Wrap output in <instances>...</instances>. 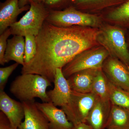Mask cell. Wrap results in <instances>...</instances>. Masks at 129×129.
Here are the masks:
<instances>
[{
  "instance_id": "obj_26",
  "label": "cell",
  "mask_w": 129,
  "mask_h": 129,
  "mask_svg": "<svg viewBox=\"0 0 129 129\" xmlns=\"http://www.w3.org/2000/svg\"><path fill=\"white\" fill-rule=\"evenodd\" d=\"M0 129H14L8 118L2 111L0 112Z\"/></svg>"
},
{
  "instance_id": "obj_18",
  "label": "cell",
  "mask_w": 129,
  "mask_h": 129,
  "mask_svg": "<svg viewBox=\"0 0 129 129\" xmlns=\"http://www.w3.org/2000/svg\"><path fill=\"white\" fill-rule=\"evenodd\" d=\"M73 7L79 10L95 11L120 3L122 0H70Z\"/></svg>"
},
{
  "instance_id": "obj_24",
  "label": "cell",
  "mask_w": 129,
  "mask_h": 129,
  "mask_svg": "<svg viewBox=\"0 0 129 129\" xmlns=\"http://www.w3.org/2000/svg\"><path fill=\"white\" fill-rule=\"evenodd\" d=\"M12 35L10 28H7L5 32L0 35V64H5L4 56L7 45L8 39Z\"/></svg>"
},
{
  "instance_id": "obj_30",
  "label": "cell",
  "mask_w": 129,
  "mask_h": 129,
  "mask_svg": "<svg viewBox=\"0 0 129 129\" xmlns=\"http://www.w3.org/2000/svg\"><path fill=\"white\" fill-rule=\"evenodd\" d=\"M127 68H128V70L129 71V67H127Z\"/></svg>"
},
{
  "instance_id": "obj_2",
  "label": "cell",
  "mask_w": 129,
  "mask_h": 129,
  "mask_svg": "<svg viewBox=\"0 0 129 129\" xmlns=\"http://www.w3.org/2000/svg\"><path fill=\"white\" fill-rule=\"evenodd\" d=\"M51 82L45 77L33 74H22L12 82L9 91L21 102L35 101L36 98L43 102H51L46 90Z\"/></svg>"
},
{
  "instance_id": "obj_21",
  "label": "cell",
  "mask_w": 129,
  "mask_h": 129,
  "mask_svg": "<svg viewBox=\"0 0 129 129\" xmlns=\"http://www.w3.org/2000/svg\"><path fill=\"white\" fill-rule=\"evenodd\" d=\"M91 92L101 99L109 101L108 80L102 69L99 70L94 80Z\"/></svg>"
},
{
  "instance_id": "obj_11",
  "label": "cell",
  "mask_w": 129,
  "mask_h": 129,
  "mask_svg": "<svg viewBox=\"0 0 129 129\" xmlns=\"http://www.w3.org/2000/svg\"><path fill=\"white\" fill-rule=\"evenodd\" d=\"M0 110L7 117L14 129H18L25 113L23 103L17 101L4 90H0Z\"/></svg>"
},
{
  "instance_id": "obj_14",
  "label": "cell",
  "mask_w": 129,
  "mask_h": 129,
  "mask_svg": "<svg viewBox=\"0 0 129 129\" xmlns=\"http://www.w3.org/2000/svg\"><path fill=\"white\" fill-rule=\"evenodd\" d=\"M19 0H6L0 4V35L17 22L18 16L30 8V5L20 8Z\"/></svg>"
},
{
  "instance_id": "obj_7",
  "label": "cell",
  "mask_w": 129,
  "mask_h": 129,
  "mask_svg": "<svg viewBox=\"0 0 129 129\" xmlns=\"http://www.w3.org/2000/svg\"><path fill=\"white\" fill-rule=\"evenodd\" d=\"M98 97L91 92L81 93L72 90L69 101L61 109L74 125L86 123L88 114Z\"/></svg>"
},
{
  "instance_id": "obj_16",
  "label": "cell",
  "mask_w": 129,
  "mask_h": 129,
  "mask_svg": "<svg viewBox=\"0 0 129 129\" xmlns=\"http://www.w3.org/2000/svg\"><path fill=\"white\" fill-rule=\"evenodd\" d=\"M23 36L14 35L8 40L7 47L4 56L5 63L14 61L23 66L24 64L25 39Z\"/></svg>"
},
{
  "instance_id": "obj_3",
  "label": "cell",
  "mask_w": 129,
  "mask_h": 129,
  "mask_svg": "<svg viewBox=\"0 0 129 129\" xmlns=\"http://www.w3.org/2000/svg\"><path fill=\"white\" fill-rule=\"evenodd\" d=\"M97 40L100 45L108 51L110 56L117 58L129 67V51L124 32L121 28L103 23L99 28Z\"/></svg>"
},
{
  "instance_id": "obj_5",
  "label": "cell",
  "mask_w": 129,
  "mask_h": 129,
  "mask_svg": "<svg viewBox=\"0 0 129 129\" xmlns=\"http://www.w3.org/2000/svg\"><path fill=\"white\" fill-rule=\"evenodd\" d=\"M29 10L18 21L9 27L12 35L25 37L27 35L36 36L39 33L50 11L43 3L29 0Z\"/></svg>"
},
{
  "instance_id": "obj_15",
  "label": "cell",
  "mask_w": 129,
  "mask_h": 129,
  "mask_svg": "<svg viewBox=\"0 0 129 129\" xmlns=\"http://www.w3.org/2000/svg\"><path fill=\"white\" fill-rule=\"evenodd\" d=\"M101 69L83 70L73 74L67 79L71 89L81 93L91 92L93 82Z\"/></svg>"
},
{
  "instance_id": "obj_6",
  "label": "cell",
  "mask_w": 129,
  "mask_h": 129,
  "mask_svg": "<svg viewBox=\"0 0 129 129\" xmlns=\"http://www.w3.org/2000/svg\"><path fill=\"white\" fill-rule=\"evenodd\" d=\"M109 55L108 51L102 46L86 49L75 56L62 69L63 74L67 79L73 74L83 70L101 69Z\"/></svg>"
},
{
  "instance_id": "obj_23",
  "label": "cell",
  "mask_w": 129,
  "mask_h": 129,
  "mask_svg": "<svg viewBox=\"0 0 129 129\" xmlns=\"http://www.w3.org/2000/svg\"><path fill=\"white\" fill-rule=\"evenodd\" d=\"M15 63L8 67L0 68V90H4L9 76L18 66Z\"/></svg>"
},
{
  "instance_id": "obj_8",
  "label": "cell",
  "mask_w": 129,
  "mask_h": 129,
  "mask_svg": "<svg viewBox=\"0 0 129 129\" xmlns=\"http://www.w3.org/2000/svg\"><path fill=\"white\" fill-rule=\"evenodd\" d=\"M102 70L114 85L129 91V71L126 65L117 58L109 55L105 60Z\"/></svg>"
},
{
  "instance_id": "obj_28",
  "label": "cell",
  "mask_w": 129,
  "mask_h": 129,
  "mask_svg": "<svg viewBox=\"0 0 129 129\" xmlns=\"http://www.w3.org/2000/svg\"><path fill=\"white\" fill-rule=\"evenodd\" d=\"M28 5H29V0H19V5L20 8H22Z\"/></svg>"
},
{
  "instance_id": "obj_25",
  "label": "cell",
  "mask_w": 129,
  "mask_h": 129,
  "mask_svg": "<svg viewBox=\"0 0 129 129\" xmlns=\"http://www.w3.org/2000/svg\"><path fill=\"white\" fill-rule=\"evenodd\" d=\"M66 0H46L43 3L50 11H60Z\"/></svg>"
},
{
  "instance_id": "obj_22",
  "label": "cell",
  "mask_w": 129,
  "mask_h": 129,
  "mask_svg": "<svg viewBox=\"0 0 129 129\" xmlns=\"http://www.w3.org/2000/svg\"><path fill=\"white\" fill-rule=\"evenodd\" d=\"M24 64H27L35 57L37 52V45L36 36L27 35L25 37Z\"/></svg>"
},
{
  "instance_id": "obj_29",
  "label": "cell",
  "mask_w": 129,
  "mask_h": 129,
  "mask_svg": "<svg viewBox=\"0 0 129 129\" xmlns=\"http://www.w3.org/2000/svg\"><path fill=\"white\" fill-rule=\"evenodd\" d=\"M32 1L35 2L43 3L46 0H32Z\"/></svg>"
},
{
  "instance_id": "obj_17",
  "label": "cell",
  "mask_w": 129,
  "mask_h": 129,
  "mask_svg": "<svg viewBox=\"0 0 129 129\" xmlns=\"http://www.w3.org/2000/svg\"><path fill=\"white\" fill-rule=\"evenodd\" d=\"M107 129H129V111L112 105Z\"/></svg>"
},
{
  "instance_id": "obj_1",
  "label": "cell",
  "mask_w": 129,
  "mask_h": 129,
  "mask_svg": "<svg viewBox=\"0 0 129 129\" xmlns=\"http://www.w3.org/2000/svg\"><path fill=\"white\" fill-rule=\"evenodd\" d=\"M99 32L98 28L58 27L45 21L36 36L37 53L23 66L21 74L40 75L53 83L57 69H62L83 51L100 45L97 40Z\"/></svg>"
},
{
  "instance_id": "obj_19",
  "label": "cell",
  "mask_w": 129,
  "mask_h": 129,
  "mask_svg": "<svg viewBox=\"0 0 129 129\" xmlns=\"http://www.w3.org/2000/svg\"><path fill=\"white\" fill-rule=\"evenodd\" d=\"M108 86L109 101L112 105L129 111V91L116 86L109 80Z\"/></svg>"
},
{
  "instance_id": "obj_9",
  "label": "cell",
  "mask_w": 129,
  "mask_h": 129,
  "mask_svg": "<svg viewBox=\"0 0 129 129\" xmlns=\"http://www.w3.org/2000/svg\"><path fill=\"white\" fill-rule=\"evenodd\" d=\"M22 103L24 110V119L18 129H51L48 119L38 108L36 102Z\"/></svg>"
},
{
  "instance_id": "obj_27",
  "label": "cell",
  "mask_w": 129,
  "mask_h": 129,
  "mask_svg": "<svg viewBox=\"0 0 129 129\" xmlns=\"http://www.w3.org/2000/svg\"><path fill=\"white\" fill-rule=\"evenodd\" d=\"M74 129H92V127L86 123H80L74 125Z\"/></svg>"
},
{
  "instance_id": "obj_20",
  "label": "cell",
  "mask_w": 129,
  "mask_h": 129,
  "mask_svg": "<svg viewBox=\"0 0 129 129\" xmlns=\"http://www.w3.org/2000/svg\"><path fill=\"white\" fill-rule=\"evenodd\" d=\"M105 19L116 25L129 22V0L109 12Z\"/></svg>"
},
{
  "instance_id": "obj_4",
  "label": "cell",
  "mask_w": 129,
  "mask_h": 129,
  "mask_svg": "<svg viewBox=\"0 0 129 129\" xmlns=\"http://www.w3.org/2000/svg\"><path fill=\"white\" fill-rule=\"evenodd\" d=\"M46 21L60 27L79 25L99 28L103 23V19L100 16L81 11L72 6L60 11H50Z\"/></svg>"
},
{
  "instance_id": "obj_13",
  "label": "cell",
  "mask_w": 129,
  "mask_h": 129,
  "mask_svg": "<svg viewBox=\"0 0 129 129\" xmlns=\"http://www.w3.org/2000/svg\"><path fill=\"white\" fill-rule=\"evenodd\" d=\"M112 106L110 101L98 97L88 114L86 123L92 129H106Z\"/></svg>"
},
{
  "instance_id": "obj_12",
  "label": "cell",
  "mask_w": 129,
  "mask_h": 129,
  "mask_svg": "<svg viewBox=\"0 0 129 129\" xmlns=\"http://www.w3.org/2000/svg\"><path fill=\"white\" fill-rule=\"evenodd\" d=\"M50 123L51 129H74V125L67 117L62 109L57 108L51 102H36Z\"/></svg>"
},
{
  "instance_id": "obj_10",
  "label": "cell",
  "mask_w": 129,
  "mask_h": 129,
  "mask_svg": "<svg viewBox=\"0 0 129 129\" xmlns=\"http://www.w3.org/2000/svg\"><path fill=\"white\" fill-rule=\"evenodd\" d=\"M53 83L54 88L47 91V95L51 102L56 107H62L69 101L72 90L68 80L63 74L62 69L56 70Z\"/></svg>"
}]
</instances>
